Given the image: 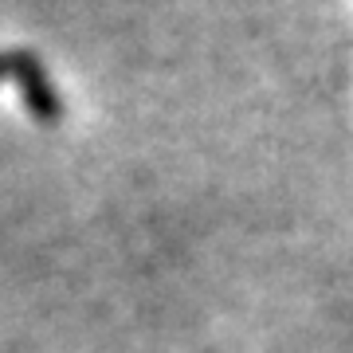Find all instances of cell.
I'll use <instances>...</instances> for the list:
<instances>
[{"label":"cell","instance_id":"obj_1","mask_svg":"<svg viewBox=\"0 0 353 353\" xmlns=\"http://www.w3.org/2000/svg\"><path fill=\"white\" fill-rule=\"evenodd\" d=\"M8 59H12V83L20 87V99H24L28 114L36 122H43V126H55L63 118V99H59L55 83H51L43 59L28 48L8 51Z\"/></svg>","mask_w":353,"mask_h":353},{"label":"cell","instance_id":"obj_2","mask_svg":"<svg viewBox=\"0 0 353 353\" xmlns=\"http://www.w3.org/2000/svg\"><path fill=\"white\" fill-rule=\"evenodd\" d=\"M12 75V59H8V51H0V79Z\"/></svg>","mask_w":353,"mask_h":353}]
</instances>
